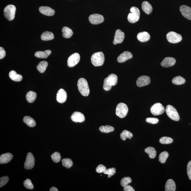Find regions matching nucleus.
Listing matches in <instances>:
<instances>
[{"mask_svg": "<svg viewBox=\"0 0 191 191\" xmlns=\"http://www.w3.org/2000/svg\"><path fill=\"white\" fill-rule=\"evenodd\" d=\"M78 90L84 96H88L90 94V89L88 81L84 78H81L78 80L77 84Z\"/></svg>", "mask_w": 191, "mask_h": 191, "instance_id": "nucleus-1", "label": "nucleus"}, {"mask_svg": "<svg viewBox=\"0 0 191 191\" xmlns=\"http://www.w3.org/2000/svg\"><path fill=\"white\" fill-rule=\"evenodd\" d=\"M105 60L104 53L102 52L93 54L91 58V62L94 66L99 67L103 65Z\"/></svg>", "mask_w": 191, "mask_h": 191, "instance_id": "nucleus-2", "label": "nucleus"}, {"mask_svg": "<svg viewBox=\"0 0 191 191\" xmlns=\"http://www.w3.org/2000/svg\"><path fill=\"white\" fill-rule=\"evenodd\" d=\"M131 13L129 14L127 17L128 20L131 23H135L140 19V13L138 8L133 6L130 9Z\"/></svg>", "mask_w": 191, "mask_h": 191, "instance_id": "nucleus-3", "label": "nucleus"}, {"mask_svg": "<svg viewBox=\"0 0 191 191\" xmlns=\"http://www.w3.org/2000/svg\"><path fill=\"white\" fill-rule=\"evenodd\" d=\"M16 11L15 6L13 5H9L4 8V12L5 17L8 20H13L15 17Z\"/></svg>", "mask_w": 191, "mask_h": 191, "instance_id": "nucleus-4", "label": "nucleus"}, {"mask_svg": "<svg viewBox=\"0 0 191 191\" xmlns=\"http://www.w3.org/2000/svg\"><path fill=\"white\" fill-rule=\"evenodd\" d=\"M128 109L127 106L123 103L117 104L116 109V114L120 118L125 117L128 113Z\"/></svg>", "mask_w": 191, "mask_h": 191, "instance_id": "nucleus-5", "label": "nucleus"}, {"mask_svg": "<svg viewBox=\"0 0 191 191\" xmlns=\"http://www.w3.org/2000/svg\"><path fill=\"white\" fill-rule=\"evenodd\" d=\"M165 111L168 116L171 119L175 121H178L180 119L177 110L172 106L168 105L166 106Z\"/></svg>", "mask_w": 191, "mask_h": 191, "instance_id": "nucleus-6", "label": "nucleus"}, {"mask_svg": "<svg viewBox=\"0 0 191 191\" xmlns=\"http://www.w3.org/2000/svg\"><path fill=\"white\" fill-rule=\"evenodd\" d=\"M168 41L171 43L176 44L182 40V36L174 32H170L166 35Z\"/></svg>", "mask_w": 191, "mask_h": 191, "instance_id": "nucleus-7", "label": "nucleus"}, {"mask_svg": "<svg viewBox=\"0 0 191 191\" xmlns=\"http://www.w3.org/2000/svg\"><path fill=\"white\" fill-rule=\"evenodd\" d=\"M165 109L164 106L160 103H155L151 108V112L153 115H159L164 113Z\"/></svg>", "mask_w": 191, "mask_h": 191, "instance_id": "nucleus-8", "label": "nucleus"}, {"mask_svg": "<svg viewBox=\"0 0 191 191\" xmlns=\"http://www.w3.org/2000/svg\"><path fill=\"white\" fill-rule=\"evenodd\" d=\"M35 158L32 153H28L26 159L24 163V167L26 169H32L35 166Z\"/></svg>", "mask_w": 191, "mask_h": 191, "instance_id": "nucleus-9", "label": "nucleus"}, {"mask_svg": "<svg viewBox=\"0 0 191 191\" xmlns=\"http://www.w3.org/2000/svg\"><path fill=\"white\" fill-rule=\"evenodd\" d=\"M80 60V55L79 53H75L72 55L68 58L67 61L68 66L69 67H73L76 66Z\"/></svg>", "mask_w": 191, "mask_h": 191, "instance_id": "nucleus-10", "label": "nucleus"}, {"mask_svg": "<svg viewBox=\"0 0 191 191\" xmlns=\"http://www.w3.org/2000/svg\"><path fill=\"white\" fill-rule=\"evenodd\" d=\"M89 20L91 24H98L103 22L104 21L103 16L101 15L95 14L91 15L89 17Z\"/></svg>", "mask_w": 191, "mask_h": 191, "instance_id": "nucleus-11", "label": "nucleus"}, {"mask_svg": "<svg viewBox=\"0 0 191 191\" xmlns=\"http://www.w3.org/2000/svg\"><path fill=\"white\" fill-rule=\"evenodd\" d=\"M124 38V33L122 32L119 29H117L116 31L115 36H114L113 42L114 44L116 45L117 44L122 43L123 42Z\"/></svg>", "mask_w": 191, "mask_h": 191, "instance_id": "nucleus-12", "label": "nucleus"}, {"mask_svg": "<svg viewBox=\"0 0 191 191\" xmlns=\"http://www.w3.org/2000/svg\"><path fill=\"white\" fill-rule=\"evenodd\" d=\"M150 83L151 79L149 77L146 76H143L138 78L136 81V84L138 87H142L147 85Z\"/></svg>", "mask_w": 191, "mask_h": 191, "instance_id": "nucleus-13", "label": "nucleus"}, {"mask_svg": "<svg viewBox=\"0 0 191 191\" xmlns=\"http://www.w3.org/2000/svg\"><path fill=\"white\" fill-rule=\"evenodd\" d=\"M67 99V94L64 90L61 89L57 93L56 100L60 103H63L66 102Z\"/></svg>", "mask_w": 191, "mask_h": 191, "instance_id": "nucleus-14", "label": "nucleus"}, {"mask_svg": "<svg viewBox=\"0 0 191 191\" xmlns=\"http://www.w3.org/2000/svg\"><path fill=\"white\" fill-rule=\"evenodd\" d=\"M71 120L76 122H82L85 120L84 114L81 112H76L73 113L71 117Z\"/></svg>", "mask_w": 191, "mask_h": 191, "instance_id": "nucleus-15", "label": "nucleus"}, {"mask_svg": "<svg viewBox=\"0 0 191 191\" xmlns=\"http://www.w3.org/2000/svg\"><path fill=\"white\" fill-rule=\"evenodd\" d=\"M181 14L186 19L191 20V8L185 5H182L180 7Z\"/></svg>", "mask_w": 191, "mask_h": 191, "instance_id": "nucleus-16", "label": "nucleus"}, {"mask_svg": "<svg viewBox=\"0 0 191 191\" xmlns=\"http://www.w3.org/2000/svg\"><path fill=\"white\" fill-rule=\"evenodd\" d=\"M133 55L131 53L128 51L123 52L117 58V61L119 63H124L127 60L133 58Z\"/></svg>", "mask_w": 191, "mask_h": 191, "instance_id": "nucleus-17", "label": "nucleus"}, {"mask_svg": "<svg viewBox=\"0 0 191 191\" xmlns=\"http://www.w3.org/2000/svg\"><path fill=\"white\" fill-rule=\"evenodd\" d=\"M176 63V60L175 58L171 57H167L165 58L161 62V65L164 67H169L174 66Z\"/></svg>", "mask_w": 191, "mask_h": 191, "instance_id": "nucleus-18", "label": "nucleus"}, {"mask_svg": "<svg viewBox=\"0 0 191 191\" xmlns=\"http://www.w3.org/2000/svg\"><path fill=\"white\" fill-rule=\"evenodd\" d=\"M39 11L42 14L47 16H53L55 13V10L48 6H41L39 8Z\"/></svg>", "mask_w": 191, "mask_h": 191, "instance_id": "nucleus-19", "label": "nucleus"}, {"mask_svg": "<svg viewBox=\"0 0 191 191\" xmlns=\"http://www.w3.org/2000/svg\"><path fill=\"white\" fill-rule=\"evenodd\" d=\"M13 156L10 153H6L1 155L0 156V163L1 164H5L11 161Z\"/></svg>", "mask_w": 191, "mask_h": 191, "instance_id": "nucleus-20", "label": "nucleus"}, {"mask_svg": "<svg viewBox=\"0 0 191 191\" xmlns=\"http://www.w3.org/2000/svg\"><path fill=\"white\" fill-rule=\"evenodd\" d=\"M137 38L140 42H144L148 41L150 38V35L147 32H140L137 35Z\"/></svg>", "mask_w": 191, "mask_h": 191, "instance_id": "nucleus-21", "label": "nucleus"}, {"mask_svg": "<svg viewBox=\"0 0 191 191\" xmlns=\"http://www.w3.org/2000/svg\"><path fill=\"white\" fill-rule=\"evenodd\" d=\"M176 189V185L174 180L169 179L166 182L165 191H175Z\"/></svg>", "mask_w": 191, "mask_h": 191, "instance_id": "nucleus-22", "label": "nucleus"}, {"mask_svg": "<svg viewBox=\"0 0 191 191\" xmlns=\"http://www.w3.org/2000/svg\"><path fill=\"white\" fill-rule=\"evenodd\" d=\"M142 9L147 14H151L153 11V8L151 5L147 1H144L142 3Z\"/></svg>", "mask_w": 191, "mask_h": 191, "instance_id": "nucleus-23", "label": "nucleus"}, {"mask_svg": "<svg viewBox=\"0 0 191 191\" xmlns=\"http://www.w3.org/2000/svg\"><path fill=\"white\" fill-rule=\"evenodd\" d=\"M9 76L11 80L16 82L20 81L23 79L22 76L21 75L17 74L16 72L14 71L10 72Z\"/></svg>", "mask_w": 191, "mask_h": 191, "instance_id": "nucleus-24", "label": "nucleus"}, {"mask_svg": "<svg viewBox=\"0 0 191 191\" xmlns=\"http://www.w3.org/2000/svg\"><path fill=\"white\" fill-rule=\"evenodd\" d=\"M50 50H46L44 51H39L36 52L35 56L37 58H46L51 54Z\"/></svg>", "mask_w": 191, "mask_h": 191, "instance_id": "nucleus-25", "label": "nucleus"}, {"mask_svg": "<svg viewBox=\"0 0 191 191\" xmlns=\"http://www.w3.org/2000/svg\"><path fill=\"white\" fill-rule=\"evenodd\" d=\"M63 36L65 38H69L73 35V32L71 29L67 27H64L62 29Z\"/></svg>", "mask_w": 191, "mask_h": 191, "instance_id": "nucleus-26", "label": "nucleus"}, {"mask_svg": "<svg viewBox=\"0 0 191 191\" xmlns=\"http://www.w3.org/2000/svg\"><path fill=\"white\" fill-rule=\"evenodd\" d=\"M145 152L149 155V156L151 159H154L156 157V149L153 147H148L145 149Z\"/></svg>", "mask_w": 191, "mask_h": 191, "instance_id": "nucleus-27", "label": "nucleus"}, {"mask_svg": "<svg viewBox=\"0 0 191 191\" xmlns=\"http://www.w3.org/2000/svg\"><path fill=\"white\" fill-rule=\"evenodd\" d=\"M41 37L42 40L48 41L53 40L54 36L53 33L46 31L42 34Z\"/></svg>", "mask_w": 191, "mask_h": 191, "instance_id": "nucleus-28", "label": "nucleus"}, {"mask_svg": "<svg viewBox=\"0 0 191 191\" xmlns=\"http://www.w3.org/2000/svg\"><path fill=\"white\" fill-rule=\"evenodd\" d=\"M37 96L36 93L34 91H30L27 93L26 96V99L28 102L30 103H32L35 101Z\"/></svg>", "mask_w": 191, "mask_h": 191, "instance_id": "nucleus-29", "label": "nucleus"}, {"mask_svg": "<svg viewBox=\"0 0 191 191\" xmlns=\"http://www.w3.org/2000/svg\"><path fill=\"white\" fill-rule=\"evenodd\" d=\"M23 121L26 124L30 127H34L36 125V122L34 119L29 116L24 117Z\"/></svg>", "mask_w": 191, "mask_h": 191, "instance_id": "nucleus-30", "label": "nucleus"}, {"mask_svg": "<svg viewBox=\"0 0 191 191\" xmlns=\"http://www.w3.org/2000/svg\"><path fill=\"white\" fill-rule=\"evenodd\" d=\"M48 66V62L46 61L40 62L37 66V69L40 73H43L46 70Z\"/></svg>", "mask_w": 191, "mask_h": 191, "instance_id": "nucleus-31", "label": "nucleus"}, {"mask_svg": "<svg viewBox=\"0 0 191 191\" xmlns=\"http://www.w3.org/2000/svg\"><path fill=\"white\" fill-rule=\"evenodd\" d=\"M133 136V134L126 130H124L120 134V138L123 141H125L127 138L131 139Z\"/></svg>", "mask_w": 191, "mask_h": 191, "instance_id": "nucleus-32", "label": "nucleus"}, {"mask_svg": "<svg viewBox=\"0 0 191 191\" xmlns=\"http://www.w3.org/2000/svg\"><path fill=\"white\" fill-rule=\"evenodd\" d=\"M99 130L102 133H109L111 132H113L114 130L113 127L111 126L107 125L104 126H102L99 127Z\"/></svg>", "mask_w": 191, "mask_h": 191, "instance_id": "nucleus-33", "label": "nucleus"}, {"mask_svg": "<svg viewBox=\"0 0 191 191\" xmlns=\"http://www.w3.org/2000/svg\"><path fill=\"white\" fill-rule=\"evenodd\" d=\"M172 82L174 84L181 85L184 84L185 82V80L182 76H178L173 78Z\"/></svg>", "mask_w": 191, "mask_h": 191, "instance_id": "nucleus-34", "label": "nucleus"}, {"mask_svg": "<svg viewBox=\"0 0 191 191\" xmlns=\"http://www.w3.org/2000/svg\"><path fill=\"white\" fill-rule=\"evenodd\" d=\"M62 164L64 167L69 169L72 166L73 163L72 161L69 158H65L62 160Z\"/></svg>", "mask_w": 191, "mask_h": 191, "instance_id": "nucleus-35", "label": "nucleus"}, {"mask_svg": "<svg viewBox=\"0 0 191 191\" xmlns=\"http://www.w3.org/2000/svg\"><path fill=\"white\" fill-rule=\"evenodd\" d=\"M169 156V154L167 152L164 151L161 152L159 156V159L160 162L162 164H164Z\"/></svg>", "mask_w": 191, "mask_h": 191, "instance_id": "nucleus-36", "label": "nucleus"}, {"mask_svg": "<svg viewBox=\"0 0 191 191\" xmlns=\"http://www.w3.org/2000/svg\"><path fill=\"white\" fill-rule=\"evenodd\" d=\"M108 79L111 84L112 86L116 85L117 83V76L116 75L114 74H111L109 75L108 76Z\"/></svg>", "mask_w": 191, "mask_h": 191, "instance_id": "nucleus-37", "label": "nucleus"}, {"mask_svg": "<svg viewBox=\"0 0 191 191\" xmlns=\"http://www.w3.org/2000/svg\"><path fill=\"white\" fill-rule=\"evenodd\" d=\"M160 143L164 144H169L173 142V139L168 137H162L159 140Z\"/></svg>", "mask_w": 191, "mask_h": 191, "instance_id": "nucleus-38", "label": "nucleus"}, {"mask_svg": "<svg viewBox=\"0 0 191 191\" xmlns=\"http://www.w3.org/2000/svg\"><path fill=\"white\" fill-rule=\"evenodd\" d=\"M112 85L111 84L109 81L108 77H107L104 79L103 86V89L106 91H108L111 89Z\"/></svg>", "mask_w": 191, "mask_h": 191, "instance_id": "nucleus-39", "label": "nucleus"}, {"mask_svg": "<svg viewBox=\"0 0 191 191\" xmlns=\"http://www.w3.org/2000/svg\"><path fill=\"white\" fill-rule=\"evenodd\" d=\"M51 157L54 162L58 163L61 160V156L59 153L55 152L51 155Z\"/></svg>", "mask_w": 191, "mask_h": 191, "instance_id": "nucleus-40", "label": "nucleus"}, {"mask_svg": "<svg viewBox=\"0 0 191 191\" xmlns=\"http://www.w3.org/2000/svg\"><path fill=\"white\" fill-rule=\"evenodd\" d=\"M132 182V179L131 178L129 177H125L122 179L121 180V185L122 187H124L125 186L128 185Z\"/></svg>", "mask_w": 191, "mask_h": 191, "instance_id": "nucleus-41", "label": "nucleus"}, {"mask_svg": "<svg viewBox=\"0 0 191 191\" xmlns=\"http://www.w3.org/2000/svg\"><path fill=\"white\" fill-rule=\"evenodd\" d=\"M116 169L115 168L113 167L109 168V169H106L103 173L104 174L108 175V178H110L113 176L116 173Z\"/></svg>", "mask_w": 191, "mask_h": 191, "instance_id": "nucleus-42", "label": "nucleus"}, {"mask_svg": "<svg viewBox=\"0 0 191 191\" xmlns=\"http://www.w3.org/2000/svg\"><path fill=\"white\" fill-rule=\"evenodd\" d=\"M24 187L28 189H32L34 188L33 184L30 179H27L24 181Z\"/></svg>", "mask_w": 191, "mask_h": 191, "instance_id": "nucleus-43", "label": "nucleus"}, {"mask_svg": "<svg viewBox=\"0 0 191 191\" xmlns=\"http://www.w3.org/2000/svg\"><path fill=\"white\" fill-rule=\"evenodd\" d=\"M9 181V178L7 176H4L0 178V187L1 188L6 185Z\"/></svg>", "mask_w": 191, "mask_h": 191, "instance_id": "nucleus-44", "label": "nucleus"}, {"mask_svg": "<svg viewBox=\"0 0 191 191\" xmlns=\"http://www.w3.org/2000/svg\"><path fill=\"white\" fill-rule=\"evenodd\" d=\"M159 119L158 118L155 117H148L146 119V121L150 124H155L159 122Z\"/></svg>", "mask_w": 191, "mask_h": 191, "instance_id": "nucleus-45", "label": "nucleus"}, {"mask_svg": "<svg viewBox=\"0 0 191 191\" xmlns=\"http://www.w3.org/2000/svg\"><path fill=\"white\" fill-rule=\"evenodd\" d=\"M106 169H107L106 166L102 164H100L97 166L96 168V171L98 173L100 174V173H104Z\"/></svg>", "mask_w": 191, "mask_h": 191, "instance_id": "nucleus-46", "label": "nucleus"}, {"mask_svg": "<svg viewBox=\"0 0 191 191\" xmlns=\"http://www.w3.org/2000/svg\"><path fill=\"white\" fill-rule=\"evenodd\" d=\"M187 173L189 179L191 180V161H189L188 164Z\"/></svg>", "mask_w": 191, "mask_h": 191, "instance_id": "nucleus-47", "label": "nucleus"}, {"mask_svg": "<svg viewBox=\"0 0 191 191\" xmlns=\"http://www.w3.org/2000/svg\"><path fill=\"white\" fill-rule=\"evenodd\" d=\"M6 52L4 48L2 47H0V59H2L5 57Z\"/></svg>", "mask_w": 191, "mask_h": 191, "instance_id": "nucleus-48", "label": "nucleus"}, {"mask_svg": "<svg viewBox=\"0 0 191 191\" xmlns=\"http://www.w3.org/2000/svg\"><path fill=\"white\" fill-rule=\"evenodd\" d=\"M124 190L125 191H135V190L132 186L127 185L124 187Z\"/></svg>", "mask_w": 191, "mask_h": 191, "instance_id": "nucleus-49", "label": "nucleus"}, {"mask_svg": "<svg viewBox=\"0 0 191 191\" xmlns=\"http://www.w3.org/2000/svg\"><path fill=\"white\" fill-rule=\"evenodd\" d=\"M50 191H58V189L56 188L55 187H52L51 188L50 190Z\"/></svg>", "mask_w": 191, "mask_h": 191, "instance_id": "nucleus-50", "label": "nucleus"}]
</instances>
